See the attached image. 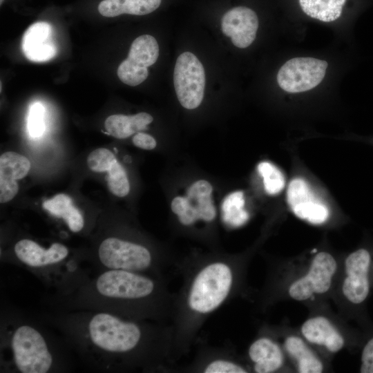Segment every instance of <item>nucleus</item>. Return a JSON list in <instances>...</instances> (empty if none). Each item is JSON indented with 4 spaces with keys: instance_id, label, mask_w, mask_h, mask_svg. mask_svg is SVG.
<instances>
[{
    "instance_id": "23",
    "label": "nucleus",
    "mask_w": 373,
    "mask_h": 373,
    "mask_svg": "<svg viewBox=\"0 0 373 373\" xmlns=\"http://www.w3.org/2000/svg\"><path fill=\"white\" fill-rule=\"evenodd\" d=\"M284 346L289 354L296 361L298 372H322L323 363L300 338L289 336L285 340Z\"/></svg>"
},
{
    "instance_id": "19",
    "label": "nucleus",
    "mask_w": 373,
    "mask_h": 373,
    "mask_svg": "<svg viewBox=\"0 0 373 373\" xmlns=\"http://www.w3.org/2000/svg\"><path fill=\"white\" fill-rule=\"evenodd\" d=\"M304 337L310 343L325 346L331 352H337L344 345V339L330 321L323 316L307 320L301 327Z\"/></svg>"
},
{
    "instance_id": "26",
    "label": "nucleus",
    "mask_w": 373,
    "mask_h": 373,
    "mask_svg": "<svg viewBox=\"0 0 373 373\" xmlns=\"http://www.w3.org/2000/svg\"><path fill=\"white\" fill-rule=\"evenodd\" d=\"M257 171L263 180L265 191L269 195L280 193L285 185V179L280 169L269 162H261Z\"/></svg>"
},
{
    "instance_id": "13",
    "label": "nucleus",
    "mask_w": 373,
    "mask_h": 373,
    "mask_svg": "<svg viewBox=\"0 0 373 373\" xmlns=\"http://www.w3.org/2000/svg\"><path fill=\"white\" fill-rule=\"evenodd\" d=\"M287 200L293 213L299 218L312 224H320L329 218V211L301 178L292 179L287 187Z\"/></svg>"
},
{
    "instance_id": "12",
    "label": "nucleus",
    "mask_w": 373,
    "mask_h": 373,
    "mask_svg": "<svg viewBox=\"0 0 373 373\" xmlns=\"http://www.w3.org/2000/svg\"><path fill=\"white\" fill-rule=\"evenodd\" d=\"M173 372L186 373H247L226 347L200 345L192 361L187 365L175 366Z\"/></svg>"
},
{
    "instance_id": "8",
    "label": "nucleus",
    "mask_w": 373,
    "mask_h": 373,
    "mask_svg": "<svg viewBox=\"0 0 373 373\" xmlns=\"http://www.w3.org/2000/svg\"><path fill=\"white\" fill-rule=\"evenodd\" d=\"M327 63L312 57H296L279 70L277 82L289 93L307 91L318 85L325 77Z\"/></svg>"
},
{
    "instance_id": "5",
    "label": "nucleus",
    "mask_w": 373,
    "mask_h": 373,
    "mask_svg": "<svg viewBox=\"0 0 373 373\" xmlns=\"http://www.w3.org/2000/svg\"><path fill=\"white\" fill-rule=\"evenodd\" d=\"M10 347L17 370L22 373H46L54 365V356L42 333L35 327L24 323L11 334Z\"/></svg>"
},
{
    "instance_id": "22",
    "label": "nucleus",
    "mask_w": 373,
    "mask_h": 373,
    "mask_svg": "<svg viewBox=\"0 0 373 373\" xmlns=\"http://www.w3.org/2000/svg\"><path fill=\"white\" fill-rule=\"evenodd\" d=\"M43 208L51 215L62 218L73 232L80 231L84 226V220L80 211L73 205L71 198L59 193L44 202Z\"/></svg>"
},
{
    "instance_id": "20",
    "label": "nucleus",
    "mask_w": 373,
    "mask_h": 373,
    "mask_svg": "<svg viewBox=\"0 0 373 373\" xmlns=\"http://www.w3.org/2000/svg\"><path fill=\"white\" fill-rule=\"evenodd\" d=\"M153 120L147 113H139L133 115H112L104 122L107 133L117 139H125L133 134L145 130Z\"/></svg>"
},
{
    "instance_id": "30",
    "label": "nucleus",
    "mask_w": 373,
    "mask_h": 373,
    "mask_svg": "<svg viewBox=\"0 0 373 373\" xmlns=\"http://www.w3.org/2000/svg\"><path fill=\"white\" fill-rule=\"evenodd\" d=\"M361 373H373V337L364 345L361 353Z\"/></svg>"
},
{
    "instance_id": "10",
    "label": "nucleus",
    "mask_w": 373,
    "mask_h": 373,
    "mask_svg": "<svg viewBox=\"0 0 373 373\" xmlns=\"http://www.w3.org/2000/svg\"><path fill=\"white\" fill-rule=\"evenodd\" d=\"M334 258L327 252H320L313 258L308 272L293 283L289 288V294L294 300H304L314 294L327 292L336 271Z\"/></svg>"
},
{
    "instance_id": "16",
    "label": "nucleus",
    "mask_w": 373,
    "mask_h": 373,
    "mask_svg": "<svg viewBox=\"0 0 373 373\" xmlns=\"http://www.w3.org/2000/svg\"><path fill=\"white\" fill-rule=\"evenodd\" d=\"M30 162L24 155L13 151L5 152L0 157V202L12 200L19 191L17 180L26 176Z\"/></svg>"
},
{
    "instance_id": "1",
    "label": "nucleus",
    "mask_w": 373,
    "mask_h": 373,
    "mask_svg": "<svg viewBox=\"0 0 373 373\" xmlns=\"http://www.w3.org/2000/svg\"><path fill=\"white\" fill-rule=\"evenodd\" d=\"M93 310L70 314L61 327L87 357L108 368L173 372L171 323Z\"/></svg>"
},
{
    "instance_id": "21",
    "label": "nucleus",
    "mask_w": 373,
    "mask_h": 373,
    "mask_svg": "<svg viewBox=\"0 0 373 373\" xmlns=\"http://www.w3.org/2000/svg\"><path fill=\"white\" fill-rule=\"evenodd\" d=\"M162 0H103L97 7L99 14L115 17L122 14L145 15L155 11Z\"/></svg>"
},
{
    "instance_id": "18",
    "label": "nucleus",
    "mask_w": 373,
    "mask_h": 373,
    "mask_svg": "<svg viewBox=\"0 0 373 373\" xmlns=\"http://www.w3.org/2000/svg\"><path fill=\"white\" fill-rule=\"evenodd\" d=\"M248 356L257 373H271L279 370L283 355L279 346L268 337L255 340L248 349Z\"/></svg>"
},
{
    "instance_id": "27",
    "label": "nucleus",
    "mask_w": 373,
    "mask_h": 373,
    "mask_svg": "<svg viewBox=\"0 0 373 373\" xmlns=\"http://www.w3.org/2000/svg\"><path fill=\"white\" fill-rule=\"evenodd\" d=\"M107 186L109 191L117 197L126 196L130 191V184L122 165L117 161L108 171Z\"/></svg>"
},
{
    "instance_id": "7",
    "label": "nucleus",
    "mask_w": 373,
    "mask_h": 373,
    "mask_svg": "<svg viewBox=\"0 0 373 373\" xmlns=\"http://www.w3.org/2000/svg\"><path fill=\"white\" fill-rule=\"evenodd\" d=\"M205 73L198 58L192 52L179 55L173 72V84L180 104L186 109L198 108L204 97Z\"/></svg>"
},
{
    "instance_id": "31",
    "label": "nucleus",
    "mask_w": 373,
    "mask_h": 373,
    "mask_svg": "<svg viewBox=\"0 0 373 373\" xmlns=\"http://www.w3.org/2000/svg\"><path fill=\"white\" fill-rule=\"evenodd\" d=\"M133 143L135 146L145 150H152L156 146L154 137L142 132H138L133 136Z\"/></svg>"
},
{
    "instance_id": "2",
    "label": "nucleus",
    "mask_w": 373,
    "mask_h": 373,
    "mask_svg": "<svg viewBox=\"0 0 373 373\" xmlns=\"http://www.w3.org/2000/svg\"><path fill=\"white\" fill-rule=\"evenodd\" d=\"M240 265L237 258L220 254L189 257L176 262L182 283L173 293L170 320L175 363L190 352L207 320L236 293Z\"/></svg>"
},
{
    "instance_id": "28",
    "label": "nucleus",
    "mask_w": 373,
    "mask_h": 373,
    "mask_svg": "<svg viewBox=\"0 0 373 373\" xmlns=\"http://www.w3.org/2000/svg\"><path fill=\"white\" fill-rule=\"evenodd\" d=\"M117 161L115 155L110 150L99 148L88 155L86 163L90 170L101 173L108 172Z\"/></svg>"
},
{
    "instance_id": "9",
    "label": "nucleus",
    "mask_w": 373,
    "mask_h": 373,
    "mask_svg": "<svg viewBox=\"0 0 373 373\" xmlns=\"http://www.w3.org/2000/svg\"><path fill=\"white\" fill-rule=\"evenodd\" d=\"M159 56V46L149 35L137 37L132 43L128 57L119 66L117 76L124 84L135 86L149 75L147 68L154 64Z\"/></svg>"
},
{
    "instance_id": "17",
    "label": "nucleus",
    "mask_w": 373,
    "mask_h": 373,
    "mask_svg": "<svg viewBox=\"0 0 373 373\" xmlns=\"http://www.w3.org/2000/svg\"><path fill=\"white\" fill-rule=\"evenodd\" d=\"M51 26L45 21L32 24L22 39V49L26 58L35 62H43L52 59L57 48L51 41Z\"/></svg>"
},
{
    "instance_id": "29",
    "label": "nucleus",
    "mask_w": 373,
    "mask_h": 373,
    "mask_svg": "<svg viewBox=\"0 0 373 373\" xmlns=\"http://www.w3.org/2000/svg\"><path fill=\"white\" fill-rule=\"evenodd\" d=\"M44 108L40 103L32 105L28 122V128L30 135L32 137H39L44 132Z\"/></svg>"
},
{
    "instance_id": "4",
    "label": "nucleus",
    "mask_w": 373,
    "mask_h": 373,
    "mask_svg": "<svg viewBox=\"0 0 373 373\" xmlns=\"http://www.w3.org/2000/svg\"><path fill=\"white\" fill-rule=\"evenodd\" d=\"M98 259L107 269H120L164 277L162 271L172 264L171 258L143 244L117 237L100 243Z\"/></svg>"
},
{
    "instance_id": "24",
    "label": "nucleus",
    "mask_w": 373,
    "mask_h": 373,
    "mask_svg": "<svg viewBox=\"0 0 373 373\" xmlns=\"http://www.w3.org/2000/svg\"><path fill=\"white\" fill-rule=\"evenodd\" d=\"M346 0H299L303 11L308 16L324 22L337 19Z\"/></svg>"
},
{
    "instance_id": "11",
    "label": "nucleus",
    "mask_w": 373,
    "mask_h": 373,
    "mask_svg": "<svg viewBox=\"0 0 373 373\" xmlns=\"http://www.w3.org/2000/svg\"><path fill=\"white\" fill-rule=\"evenodd\" d=\"M372 265V255L367 249H357L347 257L345 262L346 277L342 290L351 303L361 304L367 298L370 291Z\"/></svg>"
},
{
    "instance_id": "32",
    "label": "nucleus",
    "mask_w": 373,
    "mask_h": 373,
    "mask_svg": "<svg viewBox=\"0 0 373 373\" xmlns=\"http://www.w3.org/2000/svg\"><path fill=\"white\" fill-rule=\"evenodd\" d=\"M5 0H0V4L2 5Z\"/></svg>"
},
{
    "instance_id": "6",
    "label": "nucleus",
    "mask_w": 373,
    "mask_h": 373,
    "mask_svg": "<svg viewBox=\"0 0 373 373\" xmlns=\"http://www.w3.org/2000/svg\"><path fill=\"white\" fill-rule=\"evenodd\" d=\"M213 187L207 180L193 182L186 197L177 196L171 202V209L184 227L192 228L199 222L211 224L216 217L211 193Z\"/></svg>"
},
{
    "instance_id": "3",
    "label": "nucleus",
    "mask_w": 373,
    "mask_h": 373,
    "mask_svg": "<svg viewBox=\"0 0 373 373\" xmlns=\"http://www.w3.org/2000/svg\"><path fill=\"white\" fill-rule=\"evenodd\" d=\"M84 307L142 321L171 320L173 294L164 277L120 269H107L78 293Z\"/></svg>"
},
{
    "instance_id": "14",
    "label": "nucleus",
    "mask_w": 373,
    "mask_h": 373,
    "mask_svg": "<svg viewBox=\"0 0 373 373\" xmlns=\"http://www.w3.org/2000/svg\"><path fill=\"white\" fill-rule=\"evenodd\" d=\"M258 28V19L251 9L238 6L227 11L222 17V32L231 37L233 44L245 48L255 40Z\"/></svg>"
},
{
    "instance_id": "25",
    "label": "nucleus",
    "mask_w": 373,
    "mask_h": 373,
    "mask_svg": "<svg viewBox=\"0 0 373 373\" xmlns=\"http://www.w3.org/2000/svg\"><path fill=\"white\" fill-rule=\"evenodd\" d=\"M244 206L245 198L242 191H235L228 195L222 204L224 220L233 227L245 224L249 218V213Z\"/></svg>"
},
{
    "instance_id": "15",
    "label": "nucleus",
    "mask_w": 373,
    "mask_h": 373,
    "mask_svg": "<svg viewBox=\"0 0 373 373\" xmlns=\"http://www.w3.org/2000/svg\"><path fill=\"white\" fill-rule=\"evenodd\" d=\"M14 252L21 262L33 269L58 265L69 254L68 249L61 243L55 242L48 248H44L30 239H21L17 242Z\"/></svg>"
}]
</instances>
